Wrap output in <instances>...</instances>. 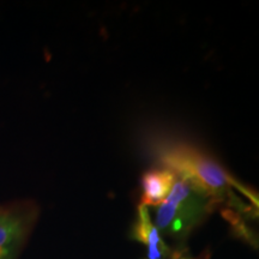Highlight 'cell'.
I'll return each instance as SVG.
<instances>
[{"label": "cell", "mask_w": 259, "mask_h": 259, "mask_svg": "<svg viewBox=\"0 0 259 259\" xmlns=\"http://www.w3.org/2000/svg\"><path fill=\"white\" fill-rule=\"evenodd\" d=\"M177 180V174L166 167L153 168L142 176L141 204L147 206H160Z\"/></svg>", "instance_id": "5b68a950"}, {"label": "cell", "mask_w": 259, "mask_h": 259, "mask_svg": "<svg viewBox=\"0 0 259 259\" xmlns=\"http://www.w3.org/2000/svg\"><path fill=\"white\" fill-rule=\"evenodd\" d=\"M218 206L219 203L208 193L177 176L169 194L158 206L154 225L161 234L185 240Z\"/></svg>", "instance_id": "7a4b0ae2"}, {"label": "cell", "mask_w": 259, "mask_h": 259, "mask_svg": "<svg viewBox=\"0 0 259 259\" xmlns=\"http://www.w3.org/2000/svg\"><path fill=\"white\" fill-rule=\"evenodd\" d=\"M157 157L162 167L173 170L178 177L185 178L197 187L212 197L219 205L232 208L236 213H251L258 208L250 205L244 200L258 206L257 196L241 185L204 150L186 143H164L157 149Z\"/></svg>", "instance_id": "6da1fadb"}, {"label": "cell", "mask_w": 259, "mask_h": 259, "mask_svg": "<svg viewBox=\"0 0 259 259\" xmlns=\"http://www.w3.org/2000/svg\"><path fill=\"white\" fill-rule=\"evenodd\" d=\"M38 215L32 202L0 206V259H17Z\"/></svg>", "instance_id": "3957f363"}, {"label": "cell", "mask_w": 259, "mask_h": 259, "mask_svg": "<svg viewBox=\"0 0 259 259\" xmlns=\"http://www.w3.org/2000/svg\"><path fill=\"white\" fill-rule=\"evenodd\" d=\"M131 238L141 242L147 248V253L143 259H170L173 251L166 245L158 232L147 206L139 204L137 215L131 231Z\"/></svg>", "instance_id": "277c9868"}, {"label": "cell", "mask_w": 259, "mask_h": 259, "mask_svg": "<svg viewBox=\"0 0 259 259\" xmlns=\"http://www.w3.org/2000/svg\"><path fill=\"white\" fill-rule=\"evenodd\" d=\"M170 259H208V257L203 254V255H200V257L196 258V257H192V255H190L186 251L177 250V251H173Z\"/></svg>", "instance_id": "8992f818"}]
</instances>
